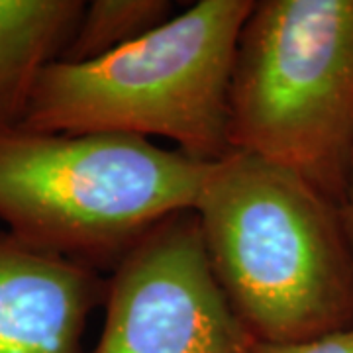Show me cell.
<instances>
[{
	"mask_svg": "<svg viewBox=\"0 0 353 353\" xmlns=\"http://www.w3.org/2000/svg\"><path fill=\"white\" fill-rule=\"evenodd\" d=\"M250 343L208 263L199 216L183 210L114 265L92 353H243Z\"/></svg>",
	"mask_w": 353,
	"mask_h": 353,
	"instance_id": "5",
	"label": "cell"
},
{
	"mask_svg": "<svg viewBox=\"0 0 353 353\" xmlns=\"http://www.w3.org/2000/svg\"><path fill=\"white\" fill-rule=\"evenodd\" d=\"M169 0H92L85 4L75 34L69 41L65 63H87L122 50L171 20Z\"/></svg>",
	"mask_w": 353,
	"mask_h": 353,
	"instance_id": "8",
	"label": "cell"
},
{
	"mask_svg": "<svg viewBox=\"0 0 353 353\" xmlns=\"http://www.w3.org/2000/svg\"><path fill=\"white\" fill-rule=\"evenodd\" d=\"M255 0H199L122 50L87 63H51L22 130L171 139L196 161L232 152L230 81Z\"/></svg>",
	"mask_w": 353,
	"mask_h": 353,
	"instance_id": "2",
	"label": "cell"
},
{
	"mask_svg": "<svg viewBox=\"0 0 353 353\" xmlns=\"http://www.w3.org/2000/svg\"><path fill=\"white\" fill-rule=\"evenodd\" d=\"M106 287L101 271L0 224V353H85L88 316L104 306Z\"/></svg>",
	"mask_w": 353,
	"mask_h": 353,
	"instance_id": "6",
	"label": "cell"
},
{
	"mask_svg": "<svg viewBox=\"0 0 353 353\" xmlns=\"http://www.w3.org/2000/svg\"><path fill=\"white\" fill-rule=\"evenodd\" d=\"M83 0H0V132L24 124L39 77L63 57Z\"/></svg>",
	"mask_w": 353,
	"mask_h": 353,
	"instance_id": "7",
	"label": "cell"
},
{
	"mask_svg": "<svg viewBox=\"0 0 353 353\" xmlns=\"http://www.w3.org/2000/svg\"><path fill=\"white\" fill-rule=\"evenodd\" d=\"M194 212L216 281L255 341L353 326V259L340 206L259 155L212 163Z\"/></svg>",
	"mask_w": 353,
	"mask_h": 353,
	"instance_id": "1",
	"label": "cell"
},
{
	"mask_svg": "<svg viewBox=\"0 0 353 353\" xmlns=\"http://www.w3.org/2000/svg\"><path fill=\"white\" fill-rule=\"evenodd\" d=\"M340 214L345 230V238L350 243V252L353 259V148L352 157H350V169H347V183H345V192L340 202Z\"/></svg>",
	"mask_w": 353,
	"mask_h": 353,
	"instance_id": "10",
	"label": "cell"
},
{
	"mask_svg": "<svg viewBox=\"0 0 353 353\" xmlns=\"http://www.w3.org/2000/svg\"><path fill=\"white\" fill-rule=\"evenodd\" d=\"M243 353H353V326L320 336L314 340L289 341V343L252 340Z\"/></svg>",
	"mask_w": 353,
	"mask_h": 353,
	"instance_id": "9",
	"label": "cell"
},
{
	"mask_svg": "<svg viewBox=\"0 0 353 353\" xmlns=\"http://www.w3.org/2000/svg\"><path fill=\"white\" fill-rule=\"evenodd\" d=\"M228 106L232 152L289 169L340 206L353 148V0H255Z\"/></svg>",
	"mask_w": 353,
	"mask_h": 353,
	"instance_id": "4",
	"label": "cell"
},
{
	"mask_svg": "<svg viewBox=\"0 0 353 353\" xmlns=\"http://www.w3.org/2000/svg\"><path fill=\"white\" fill-rule=\"evenodd\" d=\"M210 169L136 136L0 132V224L38 250L112 271L155 224L194 210Z\"/></svg>",
	"mask_w": 353,
	"mask_h": 353,
	"instance_id": "3",
	"label": "cell"
}]
</instances>
